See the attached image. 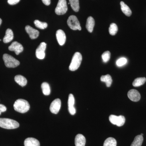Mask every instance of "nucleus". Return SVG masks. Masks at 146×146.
<instances>
[{"mask_svg": "<svg viewBox=\"0 0 146 146\" xmlns=\"http://www.w3.org/2000/svg\"><path fill=\"white\" fill-rule=\"evenodd\" d=\"M13 108L17 112L25 113L29 111L30 109V105L26 100L18 99L14 103Z\"/></svg>", "mask_w": 146, "mask_h": 146, "instance_id": "1", "label": "nucleus"}, {"mask_svg": "<svg viewBox=\"0 0 146 146\" xmlns=\"http://www.w3.org/2000/svg\"><path fill=\"white\" fill-rule=\"evenodd\" d=\"M20 125L15 120L7 118H0V127L6 129H14L19 127Z\"/></svg>", "mask_w": 146, "mask_h": 146, "instance_id": "2", "label": "nucleus"}, {"mask_svg": "<svg viewBox=\"0 0 146 146\" xmlns=\"http://www.w3.org/2000/svg\"><path fill=\"white\" fill-rule=\"evenodd\" d=\"M82 60V56L81 54L79 52H76L73 56L72 59L69 66V70L71 71L76 70L80 66Z\"/></svg>", "mask_w": 146, "mask_h": 146, "instance_id": "3", "label": "nucleus"}, {"mask_svg": "<svg viewBox=\"0 0 146 146\" xmlns=\"http://www.w3.org/2000/svg\"><path fill=\"white\" fill-rule=\"evenodd\" d=\"M3 59L7 68H15L19 65L20 62L10 55L5 54L3 55Z\"/></svg>", "mask_w": 146, "mask_h": 146, "instance_id": "4", "label": "nucleus"}, {"mask_svg": "<svg viewBox=\"0 0 146 146\" xmlns=\"http://www.w3.org/2000/svg\"><path fill=\"white\" fill-rule=\"evenodd\" d=\"M67 23L69 27L73 30H81V27L79 21L75 16L72 15L70 16L67 21Z\"/></svg>", "mask_w": 146, "mask_h": 146, "instance_id": "5", "label": "nucleus"}, {"mask_svg": "<svg viewBox=\"0 0 146 146\" xmlns=\"http://www.w3.org/2000/svg\"><path fill=\"white\" fill-rule=\"evenodd\" d=\"M68 9L66 0H59L55 9V12L57 15H63L67 12Z\"/></svg>", "mask_w": 146, "mask_h": 146, "instance_id": "6", "label": "nucleus"}, {"mask_svg": "<svg viewBox=\"0 0 146 146\" xmlns=\"http://www.w3.org/2000/svg\"><path fill=\"white\" fill-rule=\"evenodd\" d=\"M109 121L112 124L115 125L118 127H121L124 124L125 119L122 115L117 116L115 115H111L109 117Z\"/></svg>", "mask_w": 146, "mask_h": 146, "instance_id": "7", "label": "nucleus"}, {"mask_svg": "<svg viewBox=\"0 0 146 146\" xmlns=\"http://www.w3.org/2000/svg\"><path fill=\"white\" fill-rule=\"evenodd\" d=\"M46 47V44L42 42L36 50V56L39 59H43L45 56V50Z\"/></svg>", "mask_w": 146, "mask_h": 146, "instance_id": "8", "label": "nucleus"}, {"mask_svg": "<svg viewBox=\"0 0 146 146\" xmlns=\"http://www.w3.org/2000/svg\"><path fill=\"white\" fill-rule=\"evenodd\" d=\"M61 101L59 99H56L51 104L50 109L51 112L53 114H57L61 107Z\"/></svg>", "mask_w": 146, "mask_h": 146, "instance_id": "9", "label": "nucleus"}, {"mask_svg": "<svg viewBox=\"0 0 146 146\" xmlns=\"http://www.w3.org/2000/svg\"><path fill=\"white\" fill-rule=\"evenodd\" d=\"M9 50L11 51L15 52L16 55H18L23 51V47L17 42H13L9 47Z\"/></svg>", "mask_w": 146, "mask_h": 146, "instance_id": "10", "label": "nucleus"}, {"mask_svg": "<svg viewBox=\"0 0 146 146\" xmlns=\"http://www.w3.org/2000/svg\"><path fill=\"white\" fill-rule=\"evenodd\" d=\"M127 96L133 102H138L141 99V94L135 89L129 90L128 92Z\"/></svg>", "mask_w": 146, "mask_h": 146, "instance_id": "11", "label": "nucleus"}, {"mask_svg": "<svg viewBox=\"0 0 146 146\" xmlns=\"http://www.w3.org/2000/svg\"><path fill=\"white\" fill-rule=\"evenodd\" d=\"M74 97L73 94H70L68 98V110L71 115H74L76 113V110L74 106Z\"/></svg>", "mask_w": 146, "mask_h": 146, "instance_id": "12", "label": "nucleus"}, {"mask_svg": "<svg viewBox=\"0 0 146 146\" xmlns=\"http://www.w3.org/2000/svg\"><path fill=\"white\" fill-rule=\"evenodd\" d=\"M25 30L27 33L29 35L31 39H35L39 36V33L38 31L33 28L27 25L25 27Z\"/></svg>", "mask_w": 146, "mask_h": 146, "instance_id": "13", "label": "nucleus"}, {"mask_svg": "<svg viewBox=\"0 0 146 146\" xmlns=\"http://www.w3.org/2000/svg\"><path fill=\"white\" fill-rule=\"evenodd\" d=\"M56 39L60 46H63L66 41V35L62 30H58L56 32Z\"/></svg>", "mask_w": 146, "mask_h": 146, "instance_id": "14", "label": "nucleus"}, {"mask_svg": "<svg viewBox=\"0 0 146 146\" xmlns=\"http://www.w3.org/2000/svg\"><path fill=\"white\" fill-rule=\"evenodd\" d=\"M75 144L76 146H85L86 138L82 134H78L76 136Z\"/></svg>", "mask_w": 146, "mask_h": 146, "instance_id": "15", "label": "nucleus"}, {"mask_svg": "<svg viewBox=\"0 0 146 146\" xmlns=\"http://www.w3.org/2000/svg\"><path fill=\"white\" fill-rule=\"evenodd\" d=\"M25 146H40V143L37 139L33 138H28L24 142Z\"/></svg>", "mask_w": 146, "mask_h": 146, "instance_id": "16", "label": "nucleus"}, {"mask_svg": "<svg viewBox=\"0 0 146 146\" xmlns=\"http://www.w3.org/2000/svg\"><path fill=\"white\" fill-rule=\"evenodd\" d=\"M94 26H95V20L93 17L89 16L87 18V21H86V29L89 33H92L94 30Z\"/></svg>", "mask_w": 146, "mask_h": 146, "instance_id": "17", "label": "nucleus"}, {"mask_svg": "<svg viewBox=\"0 0 146 146\" xmlns=\"http://www.w3.org/2000/svg\"><path fill=\"white\" fill-rule=\"evenodd\" d=\"M13 38V31L10 29H8L6 31L5 35L4 37L3 41L5 43H8L11 42Z\"/></svg>", "mask_w": 146, "mask_h": 146, "instance_id": "18", "label": "nucleus"}, {"mask_svg": "<svg viewBox=\"0 0 146 146\" xmlns=\"http://www.w3.org/2000/svg\"><path fill=\"white\" fill-rule=\"evenodd\" d=\"M120 5H121V9L122 11L125 14L126 16H128V17L131 16V13H132L131 10L129 7L124 2L121 1L120 2Z\"/></svg>", "mask_w": 146, "mask_h": 146, "instance_id": "19", "label": "nucleus"}, {"mask_svg": "<svg viewBox=\"0 0 146 146\" xmlns=\"http://www.w3.org/2000/svg\"><path fill=\"white\" fill-rule=\"evenodd\" d=\"M15 80L16 83L22 86H24L26 85L27 81L25 77L20 75L16 76L15 77Z\"/></svg>", "mask_w": 146, "mask_h": 146, "instance_id": "20", "label": "nucleus"}, {"mask_svg": "<svg viewBox=\"0 0 146 146\" xmlns=\"http://www.w3.org/2000/svg\"><path fill=\"white\" fill-rule=\"evenodd\" d=\"M100 80L103 82H105L106 84V86L108 87H109L111 86L112 82V77L109 74L102 76L100 78Z\"/></svg>", "mask_w": 146, "mask_h": 146, "instance_id": "21", "label": "nucleus"}, {"mask_svg": "<svg viewBox=\"0 0 146 146\" xmlns=\"http://www.w3.org/2000/svg\"><path fill=\"white\" fill-rule=\"evenodd\" d=\"M143 141V137L141 135L136 136L131 146H141Z\"/></svg>", "mask_w": 146, "mask_h": 146, "instance_id": "22", "label": "nucleus"}, {"mask_svg": "<svg viewBox=\"0 0 146 146\" xmlns=\"http://www.w3.org/2000/svg\"><path fill=\"white\" fill-rule=\"evenodd\" d=\"M146 82V78L145 77L138 78L135 79V80L133 81V86L135 87H138L143 85Z\"/></svg>", "mask_w": 146, "mask_h": 146, "instance_id": "23", "label": "nucleus"}, {"mask_svg": "<svg viewBox=\"0 0 146 146\" xmlns=\"http://www.w3.org/2000/svg\"><path fill=\"white\" fill-rule=\"evenodd\" d=\"M42 89L43 94L45 96H48L50 94V88L47 82H44L42 84Z\"/></svg>", "mask_w": 146, "mask_h": 146, "instance_id": "24", "label": "nucleus"}, {"mask_svg": "<svg viewBox=\"0 0 146 146\" xmlns=\"http://www.w3.org/2000/svg\"><path fill=\"white\" fill-rule=\"evenodd\" d=\"M117 142L115 138L109 137L105 140L103 146H117Z\"/></svg>", "mask_w": 146, "mask_h": 146, "instance_id": "25", "label": "nucleus"}, {"mask_svg": "<svg viewBox=\"0 0 146 146\" xmlns=\"http://www.w3.org/2000/svg\"><path fill=\"white\" fill-rule=\"evenodd\" d=\"M69 2L73 10L75 12H78L80 9L79 0H69Z\"/></svg>", "mask_w": 146, "mask_h": 146, "instance_id": "26", "label": "nucleus"}, {"mask_svg": "<svg viewBox=\"0 0 146 146\" xmlns=\"http://www.w3.org/2000/svg\"><path fill=\"white\" fill-rule=\"evenodd\" d=\"M118 27L116 24L112 23L110 24L109 28L110 34L111 35H115L117 34L118 31Z\"/></svg>", "mask_w": 146, "mask_h": 146, "instance_id": "27", "label": "nucleus"}, {"mask_svg": "<svg viewBox=\"0 0 146 146\" xmlns=\"http://www.w3.org/2000/svg\"><path fill=\"white\" fill-rule=\"evenodd\" d=\"M34 23L35 26L41 29H44L48 27V24L47 23L40 22L38 20H35L34 21Z\"/></svg>", "mask_w": 146, "mask_h": 146, "instance_id": "28", "label": "nucleus"}, {"mask_svg": "<svg viewBox=\"0 0 146 146\" xmlns=\"http://www.w3.org/2000/svg\"><path fill=\"white\" fill-rule=\"evenodd\" d=\"M110 54H110V52L109 51L105 52L102 54V58L103 60L104 63H106V62L109 61L110 59Z\"/></svg>", "mask_w": 146, "mask_h": 146, "instance_id": "29", "label": "nucleus"}, {"mask_svg": "<svg viewBox=\"0 0 146 146\" xmlns=\"http://www.w3.org/2000/svg\"><path fill=\"white\" fill-rule=\"evenodd\" d=\"M127 63V59L125 58L122 57L118 59L116 62V64L119 67H121L125 65Z\"/></svg>", "mask_w": 146, "mask_h": 146, "instance_id": "30", "label": "nucleus"}, {"mask_svg": "<svg viewBox=\"0 0 146 146\" xmlns=\"http://www.w3.org/2000/svg\"><path fill=\"white\" fill-rule=\"evenodd\" d=\"M20 0H8L7 2L10 5H14L20 2Z\"/></svg>", "mask_w": 146, "mask_h": 146, "instance_id": "31", "label": "nucleus"}, {"mask_svg": "<svg viewBox=\"0 0 146 146\" xmlns=\"http://www.w3.org/2000/svg\"><path fill=\"white\" fill-rule=\"evenodd\" d=\"M7 108L4 105L0 104V115L2 112H5L6 111Z\"/></svg>", "mask_w": 146, "mask_h": 146, "instance_id": "32", "label": "nucleus"}, {"mask_svg": "<svg viewBox=\"0 0 146 146\" xmlns=\"http://www.w3.org/2000/svg\"><path fill=\"white\" fill-rule=\"evenodd\" d=\"M43 3L45 5L48 6L50 4V0H42Z\"/></svg>", "mask_w": 146, "mask_h": 146, "instance_id": "33", "label": "nucleus"}, {"mask_svg": "<svg viewBox=\"0 0 146 146\" xmlns=\"http://www.w3.org/2000/svg\"><path fill=\"white\" fill-rule=\"evenodd\" d=\"M2 22V21L1 19L0 18V25H1V24Z\"/></svg>", "mask_w": 146, "mask_h": 146, "instance_id": "34", "label": "nucleus"}, {"mask_svg": "<svg viewBox=\"0 0 146 146\" xmlns=\"http://www.w3.org/2000/svg\"><path fill=\"white\" fill-rule=\"evenodd\" d=\"M141 136H143V133H141Z\"/></svg>", "mask_w": 146, "mask_h": 146, "instance_id": "35", "label": "nucleus"}]
</instances>
